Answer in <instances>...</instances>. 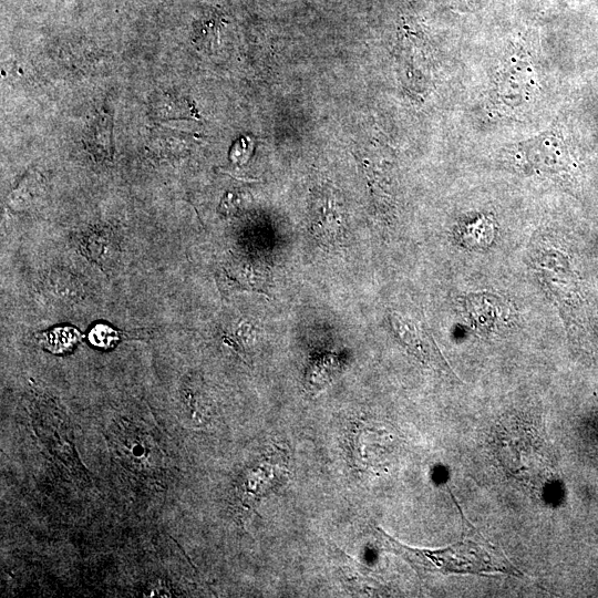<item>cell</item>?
<instances>
[{"mask_svg": "<svg viewBox=\"0 0 598 598\" xmlns=\"http://www.w3.org/2000/svg\"><path fill=\"white\" fill-rule=\"evenodd\" d=\"M462 539L443 549L403 545L377 527L384 549L402 557L421 576L427 574H519L505 555L486 540L462 514Z\"/></svg>", "mask_w": 598, "mask_h": 598, "instance_id": "cell-1", "label": "cell"}, {"mask_svg": "<svg viewBox=\"0 0 598 598\" xmlns=\"http://www.w3.org/2000/svg\"><path fill=\"white\" fill-rule=\"evenodd\" d=\"M506 154L516 169L528 175L565 177L573 167L568 146L555 130L515 143L506 150Z\"/></svg>", "mask_w": 598, "mask_h": 598, "instance_id": "cell-2", "label": "cell"}, {"mask_svg": "<svg viewBox=\"0 0 598 598\" xmlns=\"http://www.w3.org/2000/svg\"><path fill=\"white\" fill-rule=\"evenodd\" d=\"M390 321L396 336L412 353L423 362H430L434 359L432 348L425 339L423 330L414 321L398 312L391 313Z\"/></svg>", "mask_w": 598, "mask_h": 598, "instance_id": "cell-3", "label": "cell"}, {"mask_svg": "<svg viewBox=\"0 0 598 598\" xmlns=\"http://www.w3.org/2000/svg\"><path fill=\"white\" fill-rule=\"evenodd\" d=\"M38 337L45 349L61 353L70 350L79 341L81 334L72 327H59Z\"/></svg>", "mask_w": 598, "mask_h": 598, "instance_id": "cell-4", "label": "cell"}, {"mask_svg": "<svg viewBox=\"0 0 598 598\" xmlns=\"http://www.w3.org/2000/svg\"><path fill=\"white\" fill-rule=\"evenodd\" d=\"M494 235L495 226L493 219L481 217L474 223L466 225L462 239L470 247L482 248L493 240Z\"/></svg>", "mask_w": 598, "mask_h": 598, "instance_id": "cell-5", "label": "cell"}, {"mask_svg": "<svg viewBox=\"0 0 598 598\" xmlns=\"http://www.w3.org/2000/svg\"><path fill=\"white\" fill-rule=\"evenodd\" d=\"M86 136V140H91V145L102 144V146L109 147L112 136L110 118L101 116L92 122Z\"/></svg>", "mask_w": 598, "mask_h": 598, "instance_id": "cell-6", "label": "cell"}, {"mask_svg": "<svg viewBox=\"0 0 598 598\" xmlns=\"http://www.w3.org/2000/svg\"><path fill=\"white\" fill-rule=\"evenodd\" d=\"M120 339V333L107 324H96L89 333L90 342L103 349L113 347Z\"/></svg>", "mask_w": 598, "mask_h": 598, "instance_id": "cell-7", "label": "cell"}]
</instances>
